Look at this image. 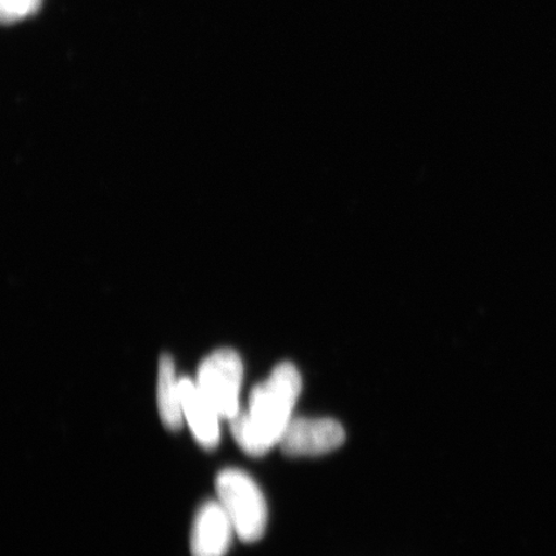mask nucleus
<instances>
[{
	"mask_svg": "<svg viewBox=\"0 0 556 556\" xmlns=\"http://www.w3.org/2000/svg\"><path fill=\"white\" fill-rule=\"evenodd\" d=\"M242 377L243 366L239 354L227 348L213 352L199 366L197 384L222 419L231 421L241 412Z\"/></svg>",
	"mask_w": 556,
	"mask_h": 556,
	"instance_id": "obj_3",
	"label": "nucleus"
},
{
	"mask_svg": "<svg viewBox=\"0 0 556 556\" xmlns=\"http://www.w3.org/2000/svg\"><path fill=\"white\" fill-rule=\"evenodd\" d=\"M302 392L298 368L282 363L250 394L245 412L231 424L232 435L248 455L263 456L280 444L285 430L293 420V412Z\"/></svg>",
	"mask_w": 556,
	"mask_h": 556,
	"instance_id": "obj_1",
	"label": "nucleus"
},
{
	"mask_svg": "<svg viewBox=\"0 0 556 556\" xmlns=\"http://www.w3.org/2000/svg\"><path fill=\"white\" fill-rule=\"evenodd\" d=\"M41 0H0V11L4 23H13L31 15L39 9Z\"/></svg>",
	"mask_w": 556,
	"mask_h": 556,
	"instance_id": "obj_8",
	"label": "nucleus"
},
{
	"mask_svg": "<svg viewBox=\"0 0 556 556\" xmlns=\"http://www.w3.org/2000/svg\"><path fill=\"white\" fill-rule=\"evenodd\" d=\"M180 395H182L184 417L191 432L205 450H213L220 441L222 416L205 394L200 391L197 381L180 378Z\"/></svg>",
	"mask_w": 556,
	"mask_h": 556,
	"instance_id": "obj_6",
	"label": "nucleus"
},
{
	"mask_svg": "<svg viewBox=\"0 0 556 556\" xmlns=\"http://www.w3.org/2000/svg\"><path fill=\"white\" fill-rule=\"evenodd\" d=\"M345 441L342 424L328 417H296L281 438L280 448L291 457H313L330 454Z\"/></svg>",
	"mask_w": 556,
	"mask_h": 556,
	"instance_id": "obj_4",
	"label": "nucleus"
},
{
	"mask_svg": "<svg viewBox=\"0 0 556 556\" xmlns=\"http://www.w3.org/2000/svg\"><path fill=\"white\" fill-rule=\"evenodd\" d=\"M157 408L160 419L173 432L184 426L182 395H180V378L169 354H163L159 361L157 372Z\"/></svg>",
	"mask_w": 556,
	"mask_h": 556,
	"instance_id": "obj_7",
	"label": "nucleus"
},
{
	"mask_svg": "<svg viewBox=\"0 0 556 556\" xmlns=\"http://www.w3.org/2000/svg\"><path fill=\"white\" fill-rule=\"evenodd\" d=\"M215 489L238 536L243 542L261 540L266 532L268 510L254 479L245 471L229 468L219 472Z\"/></svg>",
	"mask_w": 556,
	"mask_h": 556,
	"instance_id": "obj_2",
	"label": "nucleus"
},
{
	"mask_svg": "<svg viewBox=\"0 0 556 556\" xmlns=\"http://www.w3.org/2000/svg\"><path fill=\"white\" fill-rule=\"evenodd\" d=\"M233 533L232 521L218 500L205 503L192 526V556H225L231 546Z\"/></svg>",
	"mask_w": 556,
	"mask_h": 556,
	"instance_id": "obj_5",
	"label": "nucleus"
}]
</instances>
